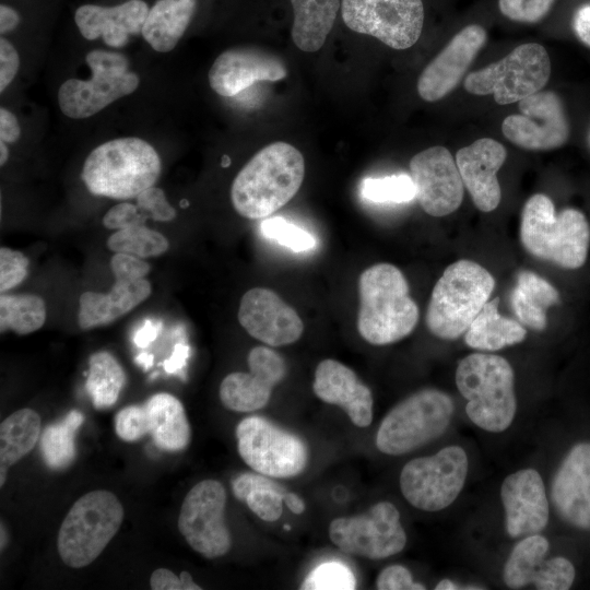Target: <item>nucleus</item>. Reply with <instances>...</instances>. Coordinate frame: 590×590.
<instances>
[{"label": "nucleus", "instance_id": "ea45409f", "mask_svg": "<svg viewBox=\"0 0 590 590\" xmlns=\"http://www.w3.org/2000/svg\"><path fill=\"white\" fill-rule=\"evenodd\" d=\"M356 578L352 569L337 560L316 566L300 585L303 590H353Z\"/></svg>", "mask_w": 590, "mask_h": 590}, {"label": "nucleus", "instance_id": "b1692460", "mask_svg": "<svg viewBox=\"0 0 590 590\" xmlns=\"http://www.w3.org/2000/svg\"><path fill=\"white\" fill-rule=\"evenodd\" d=\"M506 157L504 145L491 138L477 139L456 154L464 188L482 212L495 210L500 202L502 190L496 174Z\"/></svg>", "mask_w": 590, "mask_h": 590}, {"label": "nucleus", "instance_id": "a18cd8bd", "mask_svg": "<svg viewBox=\"0 0 590 590\" xmlns=\"http://www.w3.org/2000/svg\"><path fill=\"white\" fill-rule=\"evenodd\" d=\"M556 0H499L503 15L520 23H536L552 9Z\"/></svg>", "mask_w": 590, "mask_h": 590}, {"label": "nucleus", "instance_id": "3c124183", "mask_svg": "<svg viewBox=\"0 0 590 590\" xmlns=\"http://www.w3.org/2000/svg\"><path fill=\"white\" fill-rule=\"evenodd\" d=\"M146 216L138 205L122 202L110 208L103 217V225L108 229H123L143 224Z\"/></svg>", "mask_w": 590, "mask_h": 590}, {"label": "nucleus", "instance_id": "412c9836", "mask_svg": "<svg viewBox=\"0 0 590 590\" xmlns=\"http://www.w3.org/2000/svg\"><path fill=\"white\" fill-rule=\"evenodd\" d=\"M500 497L506 531L511 538L541 532L548 521V500L541 475L534 469L509 474L503 482Z\"/></svg>", "mask_w": 590, "mask_h": 590}, {"label": "nucleus", "instance_id": "f8f14e48", "mask_svg": "<svg viewBox=\"0 0 590 590\" xmlns=\"http://www.w3.org/2000/svg\"><path fill=\"white\" fill-rule=\"evenodd\" d=\"M236 438L240 458L258 473L275 479L293 477L307 465L305 441L262 416L241 420Z\"/></svg>", "mask_w": 590, "mask_h": 590}, {"label": "nucleus", "instance_id": "2f4dec72", "mask_svg": "<svg viewBox=\"0 0 590 590\" xmlns=\"http://www.w3.org/2000/svg\"><path fill=\"white\" fill-rule=\"evenodd\" d=\"M559 302L556 288L531 271H521L511 294V307L518 320L541 331L546 327V310Z\"/></svg>", "mask_w": 590, "mask_h": 590}, {"label": "nucleus", "instance_id": "c03bdc74", "mask_svg": "<svg viewBox=\"0 0 590 590\" xmlns=\"http://www.w3.org/2000/svg\"><path fill=\"white\" fill-rule=\"evenodd\" d=\"M115 430L125 441H134L149 434V417L144 404L121 409L115 417Z\"/></svg>", "mask_w": 590, "mask_h": 590}, {"label": "nucleus", "instance_id": "a878e982", "mask_svg": "<svg viewBox=\"0 0 590 590\" xmlns=\"http://www.w3.org/2000/svg\"><path fill=\"white\" fill-rule=\"evenodd\" d=\"M143 0H128L115 7L83 4L74 14L81 35L94 40L102 36L104 43L114 48L127 45L129 35L139 34L149 13Z\"/></svg>", "mask_w": 590, "mask_h": 590}, {"label": "nucleus", "instance_id": "20e7f679", "mask_svg": "<svg viewBox=\"0 0 590 590\" xmlns=\"http://www.w3.org/2000/svg\"><path fill=\"white\" fill-rule=\"evenodd\" d=\"M161 160L146 141L127 137L95 148L82 168V180L95 196L111 199L137 198L152 187L161 174Z\"/></svg>", "mask_w": 590, "mask_h": 590}, {"label": "nucleus", "instance_id": "6e6d98bb", "mask_svg": "<svg viewBox=\"0 0 590 590\" xmlns=\"http://www.w3.org/2000/svg\"><path fill=\"white\" fill-rule=\"evenodd\" d=\"M21 135L20 123L11 111L1 107L0 109V139L5 143H14Z\"/></svg>", "mask_w": 590, "mask_h": 590}, {"label": "nucleus", "instance_id": "e433bc0d", "mask_svg": "<svg viewBox=\"0 0 590 590\" xmlns=\"http://www.w3.org/2000/svg\"><path fill=\"white\" fill-rule=\"evenodd\" d=\"M46 306L43 298L33 294L1 295V332L12 330L17 334H28L43 327Z\"/></svg>", "mask_w": 590, "mask_h": 590}, {"label": "nucleus", "instance_id": "473e14b6", "mask_svg": "<svg viewBox=\"0 0 590 590\" xmlns=\"http://www.w3.org/2000/svg\"><path fill=\"white\" fill-rule=\"evenodd\" d=\"M40 417L32 409L15 411L0 425V485L5 481L7 470L27 455L37 444Z\"/></svg>", "mask_w": 590, "mask_h": 590}, {"label": "nucleus", "instance_id": "c85d7f7f", "mask_svg": "<svg viewBox=\"0 0 590 590\" xmlns=\"http://www.w3.org/2000/svg\"><path fill=\"white\" fill-rule=\"evenodd\" d=\"M149 434L155 446L166 451L185 449L190 441V425L181 402L169 393H156L144 403Z\"/></svg>", "mask_w": 590, "mask_h": 590}, {"label": "nucleus", "instance_id": "7c9ffc66", "mask_svg": "<svg viewBox=\"0 0 590 590\" xmlns=\"http://www.w3.org/2000/svg\"><path fill=\"white\" fill-rule=\"evenodd\" d=\"M291 4L294 44L306 52L319 50L333 27L340 0H291Z\"/></svg>", "mask_w": 590, "mask_h": 590}, {"label": "nucleus", "instance_id": "13d9d810", "mask_svg": "<svg viewBox=\"0 0 590 590\" xmlns=\"http://www.w3.org/2000/svg\"><path fill=\"white\" fill-rule=\"evenodd\" d=\"M160 323L145 320L143 326L135 332L133 341L138 347H146L157 337Z\"/></svg>", "mask_w": 590, "mask_h": 590}, {"label": "nucleus", "instance_id": "f3484780", "mask_svg": "<svg viewBox=\"0 0 590 590\" xmlns=\"http://www.w3.org/2000/svg\"><path fill=\"white\" fill-rule=\"evenodd\" d=\"M416 199L432 216H446L462 203L464 185L451 153L441 145L428 148L410 161Z\"/></svg>", "mask_w": 590, "mask_h": 590}, {"label": "nucleus", "instance_id": "6ab92c4d", "mask_svg": "<svg viewBox=\"0 0 590 590\" xmlns=\"http://www.w3.org/2000/svg\"><path fill=\"white\" fill-rule=\"evenodd\" d=\"M238 321L252 338L270 346L292 344L304 331L296 310L264 287H252L243 295Z\"/></svg>", "mask_w": 590, "mask_h": 590}, {"label": "nucleus", "instance_id": "4c0bfd02", "mask_svg": "<svg viewBox=\"0 0 590 590\" xmlns=\"http://www.w3.org/2000/svg\"><path fill=\"white\" fill-rule=\"evenodd\" d=\"M107 247L116 252L148 258L164 253L168 240L161 233L140 224L114 233L107 240Z\"/></svg>", "mask_w": 590, "mask_h": 590}, {"label": "nucleus", "instance_id": "5701e85b", "mask_svg": "<svg viewBox=\"0 0 590 590\" xmlns=\"http://www.w3.org/2000/svg\"><path fill=\"white\" fill-rule=\"evenodd\" d=\"M551 498L568 524L590 530V442L575 445L554 475Z\"/></svg>", "mask_w": 590, "mask_h": 590}, {"label": "nucleus", "instance_id": "09e8293b", "mask_svg": "<svg viewBox=\"0 0 590 590\" xmlns=\"http://www.w3.org/2000/svg\"><path fill=\"white\" fill-rule=\"evenodd\" d=\"M110 267L116 280L127 282L144 279L151 270L150 264L140 257L125 252H116Z\"/></svg>", "mask_w": 590, "mask_h": 590}, {"label": "nucleus", "instance_id": "4468645a", "mask_svg": "<svg viewBox=\"0 0 590 590\" xmlns=\"http://www.w3.org/2000/svg\"><path fill=\"white\" fill-rule=\"evenodd\" d=\"M329 538L344 553L370 559L396 555L406 544L400 514L389 502H379L359 516L333 519Z\"/></svg>", "mask_w": 590, "mask_h": 590}, {"label": "nucleus", "instance_id": "a19ab883", "mask_svg": "<svg viewBox=\"0 0 590 590\" xmlns=\"http://www.w3.org/2000/svg\"><path fill=\"white\" fill-rule=\"evenodd\" d=\"M260 231L264 237L296 252L310 250L316 245L311 234L280 216L264 219Z\"/></svg>", "mask_w": 590, "mask_h": 590}, {"label": "nucleus", "instance_id": "58836bf2", "mask_svg": "<svg viewBox=\"0 0 590 590\" xmlns=\"http://www.w3.org/2000/svg\"><path fill=\"white\" fill-rule=\"evenodd\" d=\"M361 192L366 200L376 203H405L416 198L415 185L406 174L365 178Z\"/></svg>", "mask_w": 590, "mask_h": 590}, {"label": "nucleus", "instance_id": "9d476101", "mask_svg": "<svg viewBox=\"0 0 590 590\" xmlns=\"http://www.w3.org/2000/svg\"><path fill=\"white\" fill-rule=\"evenodd\" d=\"M550 75L551 60L546 49L540 44L528 43L497 62L471 72L463 85L471 94H492L497 104L507 105L540 92Z\"/></svg>", "mask_w": 590, "mask_h": 590}, {"label": "nucleus", "instance_id": "ddd939ff", "mask_svg": "<svg viewBox=\"0 0 590 590\" xmlns=\"http://www.w3.org/2000/svg\"><path fill=\"white\" fill-rule=\"evenodd\" d=\"M341 14L350 30L393 49L412 47L424 24L422 0H342Z\"/></svg>", "mask_w": 590, "mask_h": 590}, {"label": "nucleus", "instance_id": "c756f323", "mask_svg": "<svg viewBox=\"0 0 590 590\" xmlns=\"http://www.w3.org/2000/svg\"><path fill=\"white\" fill-rule=\"evenodd\" d=\"M498 304L499 298L495 297L483 306L464 332L467 345L480 351H497L524 340V327L515 319L502 316Z\"/></svg>", "mask_w": 590, "mask_h": 590}, {"label": "nucleus", "instance_id": "7ed1b4c3", "mask_svg": "<svg viewBox=\"0 0 590 590\" xmlns=\"http://www.w3.org/2000/svg\"><path fill=\"white\" fill-rule=\"evenodd\" d=\"M520 239L533 257L564 269H578L587 260L590 225L576 209L567 208L556 215L551 198L535 193L522 209Z\"/></svg>", "mask_w": 590, "mask_h": 590}, {"label": "nucleus", "instance_id": "e2e57ef3", "mask_svg": "<svg viewBox=\"0 0 590 590\" xmlns=\"http://www.w3.org/2000/svg\"><path fill=\"white\" fill-rule=\"evenodd\" d=\"M435 589L436 590H457V589H464V588L460 587L459 585L455 583L453 581L449 579H442L436 585Z\"/></svg>", "mask_w": 590, "mask_h": 590}, {"label": "nucleus", "instance_id": "423d86ee", "mask_svg": "<svg viewBox=\"0 0 590 590\" xmlns=\"http://www.w3.org/2000/svg\"><path fill=\"white\" fill-rule=\"evenodd\" d=\"M494 287L493 275L472 260L448 266L436 282L426 309L429 332L442 340L461 337L488 302Z\"/></svg>", "mask_w": 590, "mask_h": 590}, {"label": "nucleus", "instance_id": "aec40b11", "mask_svg": "<svg viewBox=\"0 0 590 590\" xmlns=\"http://www.w3.org/2000/svg\"><path fill=\"white\" fill-rule=\"evenodd\" d=\"M486 38V31L479 24L459 31L421 73L417 80L421 98L436 102L449 94L460 83Z\"/></svg>", "mask_w": 590, "mask_h": 590}, {"label": "nucleus", "instance_id": "f704fd0d", "mask_svg": "<svg viewBox=\"0 0 590 590\" xmlns=\"http://www.w3.org/2000/svg\"><path fill=\"white\" fill-rule=\"evenodd\" d=\"M126 384V374L117 359L101 351L90 357L85 389L96 409H107L116 403Z\"/></svg>", "mask_w": 590, "mask_h": 590}, {"label": "nucleus", "instance_id": "052dcab7", "mask_svg": "<svg viewBox=\"0 0 590 590\" xmlns=\"http://www.w3.org/2000/svg\"><path fill=\"white\" fill-rule=\"evenodd\" d=\"M283 500L287 508L295 515H302L305 511V503L297 494L286 492Z\"/></svg>", "mask_w": 590, "mask_h": 590}, {"label": "nucleus", "instance_id": "4be33fe9", "mask_svg": "<svg viewBox=\"0 0 590 590\" xmlns=\"http://www.w3.org/2000/svg\"><path fill=\"white\" fill-rule=\"evenodd\" d=\"M283 61L252 48H234L222 52L209 70L211 88L221 96L232 97L259 81H279L286 76Z\"/></svg>", "mask_w": 590, "mask_h": 590}, {"label": "nucleus", "instance_id": "49530a36", "mask_svg": "<svg viewBox=\"0 0 590 590\" xmlns=\"http://www.w3.org/2000/svg\"><path fill=\"white\" fill-rule=\"evenodd\" d=\"M28 259L20 251L1 247L0 249V291L20 284L27 275Z\"/></svg>", "mask_w": 590, "mask_h": 590}, {"label": "nucleus", "instance_id": "c9c22d12", "mask_svg": "<svg viewBox=\"0 0 590 590\" xmlns=\"http://www.w3.org/2000/svg\"><path fill=\"white\" fill-rule=\"evenodd\" d=\"M84 415L70 411L60 422L48 425L42 434L39 446L46 464L54 470L64 469L75 458V432Z\"/></svg>", "mask_w": 590, "mask_h": 590}, {"label": "nucleus", "instance_id": "393cba45", "mask_svg": "<svg viewBox=\"0 0 590 590\" xmlns=\"http://www.w3.org/2000/svg\"><path fill=\"white\" fill-rule=\"evenodd\" d=\"M312 390L321 401L343 409L354 425L366 427L371 423V391L346 365L332 358L321 361L315 370Z\"/></svg>", "mask_w": 590, "mask_h": 590}, {"label": "nucleus", "instance_id": "603ef678", "mask_svg": "<svg viewBox=\"0 0 590 590\" xmlns=\"http://www.w3.org/2000/svg\"><path fill=\"white\" fill-rule=\"evenodd\" d=\"M20 68V57L14 46L0 39V92H3L15 78Z\"/></svg>", "mask_w": 590, "mask_h": 590}, {"label": "nucleus", "instance_id": "39448f33", "mask_svg": "<svg viewBox=\"0 0 590 590\" xmlns=\"http://www.w3.org/2000/svg\"><path fill=\"white\" fill-rule=\"evenodd\" d=\"M456 385L468 400V417L477 427L499 433L510 426L517 400L515 375L507 359L495 354H470L459 362Z\"/></svg>", "mask_w": 590, "mask_h": 590}, {"label": "nucleus", "instance_id": "a211bd4d", "mask_svg": "<svg viewBox=\"0 0 590 590\" xmlns=\"http://www.w3.org/2000/svg\"><path fill=\"white\" fill-rule=\"evenodd\" d=\"M247 363L248 373L228 374L220 386L221 402L235 412H253L264 408L273 388L286 375L285 361L268 346L251 349Z\"/></svg>", "mask_w": 590, "mask_h": 590}, {"label": "nucleus", "instance_id": "864d4df0", "mask_svg": "<svg viewBox=\"0 0 590 590\" xmlns=\"http://www.w3.org/2000/svg\"><path fill=\"white\" fill-rule=\"evenodd\" d=\"M150 586L153 590H185L181 577L167 568L154 570L150 578Z\"/></svg>", "mask_w": 590, "mask_h": 590}, {"label": "nucleus", "instance_id": "de8ad7c7", "mask_svg": "<svg viewBox=\"0 0 590 590\" xmlns=\"http://www.w3.org/2000/svg\"><path fill=\"white\" fill-rule=\"evenodd\" d=\"M137 205L146 217L154 221L168 222L176 216V211L168 203L164 191L153 186L137 196Z\"/></svg>", "mask_w": 590, "mask_h": 590}, {"label": "nucleus", "instance_id": "6e6552de", "mask_svg": "<svg viewBox=\"0 0 590 590\" xmlns=\"http://www.w3.org/2000/svg\"><path fill=\"white\" fill-rule=\"evenodd\" d=\"M455 404L449 394L427 388L396 404L376 435L377 448L387 455L411 452L441 436L450 424Z\"/></svg>", "mask_w": 590, "mask_h": 590}, {"label": "nucleus", "instance_id": "37998d69", "mask_svg": "<svg viewBox=\"0 0 590 590\" xmlns=\"http://www.w3.org/2000/svg\"><path fill=\"white\" fill-rule=\"evenodd\" d=\"M575 576V567L567 558L553 557L545 562L533 585L539 590H567L573 585Z\"/></svg>", "mask_w": 590, "mask_h": 590}, {"label": "nucleus", "instance_id": "2eb2a0df", "mask_svg": "<svg viewBox=\"0 0 590 590\" xmlns=\"http://www.w3.org/2000/svg\"><path fill=\"white\" fill-rule=\"evenodd\" d=\"M225 505V488L216 480L197 483L181 504L178 530L191 548L206 558L223 556L232 547Z\"/></svg>", "mask_w": 590, "mask_h": 590}, {"label": "nucleus", "instance_id": "dca6fc26", "mask_svg": "<svg viewBox=\"0 0 590 590\" xmlns=\"http://www.w3.org/2000/svg\"><path fill=\"white\" fill-rule=\"evenodd\" d=\"M520 114L507 116L504 135L515 145L532 151L554 150L569 138V123L560 97L553 91L536 92L518 105Z\"/></svg>", "mask_w": 590, "mask_h": 590}, {"label": "nucleus", "instance_id": "69168bd1", "mask_svg": "<svg viewBox=\"0 0 590 590\" xmlns=\"http://www.w3.org/2000/svg\"><path fill=\"white\" fill-rule=\"evenodd\" d=\"M283 528H284V530H287V531L291 530V526H290V524H284Z\"/></svg>", "mask_w": 590, "mask_h": 590}, {"label": "nucleus", "instance_id": "bf43d9fd", "mask_svg": "<svg viewBox=\"0 0 590 590\" xmlns=\"http://www.w3.org/2000/svg\"><path fill=\"white\" fill-rule=\"evenodd\" d=\"M20 23V16L17 12L5 5H0V33L4 34L13 31Z\"/></svg>", "mask_w": 590, "mask_h": 590}, {"label": "nucleus", "instance_id": "1a4fd4ad", "mask_svg": "<svg viewBox=\"0 0 590 590\" xmlns=\"http://www.w3.org/2000/svg\"><path fill=\"white\" fill-rule=\"evenodd\" d=\"M85 61L92 78L69 79L58 90L59 107L69 118L94 116L139 86V76L128 71V59L122 54L95 49L86 55Z\"/></svg>", "mask_w": 590, "mask_h": 590}, {"label": "nucleus", "instance_id": "8fccbe9b", "mask_svg": "<svg viewBox=\"0 0 590 590\" xmlns=\"http://www.w3.org/2000/svg\"><path fill=\"white\" fill-rule=\"evenodd\" d=\"M379 590H424L422 583L413 581L408 568L401 565H391L382 569L376 580Z\"/></svg>", "mask_w": 590, "mask_h": 590}, {"label": "nucleus", "instance_id": "5fc2aeb1", "mask_svg": "<svg viewBox=\"0 0 590 590\" xmlns=\"http://www.w3.org/2000/svg\"><path fill=\"white\" fill-rule=\"evenodd\" d=\"M573 30L578 39L590 47V4H583L575 11Z\"/></svg>", "mask_w": 590, "mask_h": 590}, {"label": "nucleus", "instance_id": "79ce46f5", "mask_svg": "<svg viewBox=\"0 0 590 590\" xmlns=\"http://www.w3.org/2000/svg\"><path fill=\"white\" fill-rule=\"evenodd\" d=\"M286 489L283 485L261 486L249 491L244 500L248 508L260 519L274 522L283 512V496Z\"/></svg>", "mask_w": 590, "mask_h": 590}, {"label": "nucleus", "instance_id": "cd10ccee", "mask_svg": "<svg viewBox=\"0 0 590 590\" xmlns=\"http://www.w3.org/2000/svg\"><path fill=\"white\" fill-rule=\"evenodd\" d=\"M197 0H158L149 10L141 34L158 52L173 50L194 14Z\"/></svg>", "mask_w": 590, "mask_h": 590}, {"label": "nucleus", "instance_id": "72a5a7b5", "mask_svg": "<svg viewBox=\"0 0 590 590\" xmlns=\"http://www.w3.org/2000/svg\"><path fill=\"white\" fill-rule=\"evenodd\" d=\"M548 541L540 534L527 535L512 548L504 566V581L510 589L534 583L545 564Z\"/></svg>", "mask_w": 590, "mask_h": 590}, {"label": "nucleus", "instance_id": "0e129e2a", "mask_svg": "<svg viewBox=\"0 0 590 590\" xmlns=\"http://www.w3.org/2000/svg\"><path fill=\"white\" fill-rule=\"evenodd\" d=\"M0 152H1L0 165L3 166L7 163L8 157H9V150L5 142L3 141L0 142Z\"/></svg>", "mask_w": 590, "mask_h": 590}, {"label": "nucleus", "instance_id": "680f3d73", "mask_svg": "<svg viewBox=\"0 0 590 590\" xmlns=\"http://www.w3.org/2000/svg\"><path fill=\"white\" fill-rule=\"evenodd\" d=\"M154 356L150 353H140L135 356L134 362L142 366L145 370L153 365Z\"/></svg>", "mask_w": 590, "mask_h": 590}, {"label": "nucleus", "instance_id": "f257e3e1", "mask_svg": "<svg viewBox=\"0 0 590 590\" xmlns=\"http://www.w3.org/2000/svg\"><path fill=\"white\" fill-rule=\"evenodd\" d=\"M304 175V157L295 146L271 143L257 152L235 177L232 204L246 219L270 216L297 193Z\"/></svg>", "mask_w": 590, "mask_h": 590}, {"label": "nucleus", "instance_id": "bb28decb", "mask_svg": "<svg viewBox=\"0 0 590 590\" xmlns=\"http://www.w3.org/2000/svg\"><path fill=\"white\" fill-rule=\"evenodd\" d=\"M151 284L116 280L107 294L84 292L80 296L79 324L82 329L108 324L132 310L151 294Z\"/></svg>", "mask_w": 590, "mask_h": 590}, {"label": "nucleus", "instance_id": "9b49d317", "mask_svg": "<svg viewBox=\"0 0 590 590\" xmlns=\"http://www.w3.org/2000/svg\"><path fill=\"white\" fill-rule=\"evenodd\" d=\"M468 469L465 451L459 446H448L433 456L410 460L400 473V488L415 508L438 511L456 500Z\"/></svg>", "mask_w": 590, "mask_h": 590}, {"label": "nucleus", "instance_id": "f03ea898", "mask_svg": "<svg viewBox=\"0 0 590 590\" xmlns=\"http://www.w3.org/2000/svg\"><path fill=\"white\" fill-rule=\"evenodd\" d=\"M359 309L357 330L374 345L398 342L417 324L420 311L410 296L409 283L399 268L377 263L358 279Z\"/></svg>", "mask_w": 590, "mask_h": 590}, {"label": "nucleus", "instance_id": "4d7b16f0", "mask_svg": "<svg viewBox=\"0 0 590 590\" xmlns=\"http://www.w3.org/2000/svg\"><path fill=\"white\" fill-rule=\"evenodd\" d=\"M190 347L184 343H177L167 359L163 362V367L167 374H176L185 368L189 356Z\"/></svg>", "mask_w": 590, "mask_h": 590}, {"label": "nucleus", "instance_id": "0eeeda50", "mask_svg": "<svg viewBox=\"0 0 590 590\" xmlns=\"http://www.w3.org/2000/svg\"><path fill=\"white\" fill-rule=\"evenodd\" d=\"M123 507L109 491L95 489L80 497L66 515L57 538L62 562L82 568L95 560L118 532Z\"/></svg>", "mask_w": 590, "mask_h": 590}]
</instances>
